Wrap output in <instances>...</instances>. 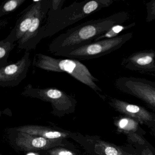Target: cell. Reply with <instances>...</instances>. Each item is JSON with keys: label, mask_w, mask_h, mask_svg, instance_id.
Listing matches in <instances>:
<instances>
[{"label": "cell", "mask_w": 155, "mask_h": 155, "mask_svg": "<svg viewBox=\"0 0 155 155\" xmlns=\"http://www.w3.org/2000/svg\"><path fill=\"white\" fill-rule=\"evenodd\" d=\"M130 17L127 12H120L107 18L82 23L54 39L49 45V51L54 54L59 51L76 48L93 42L113 26L125 23Z\"/></svg>", "instance_id": "1"}, {"label": "cell", "mask_w": 155, "mask_h": 155, "mask_svg": "<svg viewBox=\"0 0 155 155\" xmlns=\"http://www.w3.org/2000/svg\"><path fill=\"white\" fill-rule=\"evenodd\" d=\"M113 0H91L81 2H75L62 9L51 20L41 27L39 35L40 41L50 38L65 28L75 24L90 15L110 7Z\"/></svg>", "instance_id": "2"}, {"label": "cell", "mask_w": 155, "mask_h": 155, "mask_svg": "<svg viewBox=\"0 0 155 155\" xmlns=\"http://www.w3.org/2000/svg\"><path fill=\"white\" fill-rule=\"evenodd\" d=\"M33 66L43 70L67 73L76 80L95 91L101 90L96 84L99 80L80 61L70 58H56L42 53H37L33 59Z\"/></svg>", "instance_id": "3"}, {"label": "cell", "mask_w": 155, "mask_h": 155, "mask_svg": "<svg viewBox=\"0 0 155 155\" xmlns=\"http://www.w3.org/2000/svg\"><path fill=\"white\" fill-rule=\"evenodd\" d=\"M132 36V32L125 33L117 38L101 40L76 48L59 51L53 55L78 61L98 58L120 48Z\"/></svg>", "instance_id": "4"}, {"label": "cell", "mask_w": 155, "mask_h": 155, "mask_svg": "<svg viewBox=\"0 0 155 155\" xmlns=\"http://www.w3.org/2000/svg\"><path fill=\"white\" fill-rule=\"evenodd\" d=\"M30 53L26 51L22 58L14 63L0 68V86H18L26 78L31 64Z\"/></svg>", "instance_id": "5"}, {"label": "cell", "mask_w": 155, "mask_h": 155, "mask_svg": "<svg viewBox=\"0 0 155 155\" xmlns=\"http://www.w3.org/2000/svg\"><path fill=\"white\" fill-rule=\"evenodd\" d=\"M121 66L139 73L155 77V51L144 50L123 58Z\"/></svg>", "instance_id": "6"}, {"label": "cell", "mask_w": 155, "mask_h": 155, "mask_svg": "<svg viewBox=\"0 0 155 155\" xmlns=\"http://www.w3.org/2000/svg\"><path fill=\"white\" fill-rule=\"evenodd\" d=\"M51 0H43L42 6L34 18L28 30L24 36L18 41V48L30 51L36 48L39 43L38 37L43 20L48 15Z\"/></svg>", "instance_id": "7"}, {"label": "cell", "mask_w": 155, "mask_h": 155, "mask_svg": "<svg viewBox=\"0 0 155 155\" xmlns=\"http://www.w3.org/2000/svg\"><path fill=\"white\" fill-rule=\"evenodd\" d=\"M43 0L33 1L22 12L18 19L15 27L10 34L13 36L16 41H18L27 33L31 26L34 18L42 6Z\"/></svg>", "instance_id": "8"}, {"label": "cell", "mask_w": 155, "mask_h": 155, "mask_svg": "<svg viewBox=\"0 0 155 155\" xmlns=\"http://www.w3.org/2000/svg\"><path fill=\"white\" fill-rule=\"evenodd\" d=\"M16 42L14 37L10 34L0 41V68L10 64L8 58L10 53L17 45Z\"/></svg>", "instance_id": "9"}, {"label": "cell", "mask_w": 155, "mask_h": 155, "mask_svg": "<svg viewBox=\"0 0 155 155\" xmlns=\"http://www.w3.org/2000/svg\"><path fill=\"white\" fill-rule=\"evenodd\" d=\"M136 26V23H130L127 25H124L123 24L121 25H117L112 27L107 32L98 37L93 42L99 41L101 40L106 39H111L113 38H117L119 36L120 33L129 29L133 28L134 26Z\"/></svg>", "instance_id": "10"}, {"label": "cell", "mask_w": 155, "mask_h": 155, "mask_svg": "<svg viewBox=\"0 0 155 155\" xmlns=\"http://www.w3.org/2000/svg\"><path fill=\"white\" fill-rule=\"evenodd\" d=\"M27 0H8L2 2L0 6V17L14 12Z\"/></svg>", "instance_id": "11"}, {"label": "cell", "mask_w": 155, "mask_h": 155, "mask_svg": "<svg viewBox=\"0 0 155 155\" xmlns=\"http://www.w3.org/2000/svg\"><path fill=\"white\" fill-rule=\"evenodd\" d=\"M65 0H51L50 7L48 12V18L47 21H49L61 9Z\"/></svg>", "instance_id": "12"}, {"label": "cell", "mask_w": 155, "mask_h": 155, "mask_svg": "<svg viewBox=\"0 0 155 155\" xmlns=\"http://www.w3.org/2000/svg\"><path fill=\"white\" fill-rule=\"evenodd\" d=\"M147 9L146 22H150L155 20V0L146 3Z\"/></svg>", "instance_id": "13"}, {"label": "cell", "mask_w": 155, "mask_h": 155, "mask_svg": "<svg viewBox=\"0 0 155 155\" xmlns=\"http://www.w3.org/2000/svg\"><path fill=\"white\" fill-rule=\"evenodd\" d=\"M32 145L36 147H42L47 144V141L44 138L39 137L33 140Z\"/></svg>", "instance_id": "14"}, {"label": "cell", "mask_w": 155, "mask_h": 155, "mask_svg": "<svg viewBox=\"0 0 155 155\" xmlns=\"http://www.w3.org/2000/svg\"><path fill=\"white\" fill-rule=\"evenodd\" d=\"M106 155H118V152L115 148L109 147L105 149Z\"/></svg>", "instance_id": "15"}, {"label": "cell", "mask_w": 155, "mask_h": 155, "mask_svg": "<svg viewBox=\"0 0 155 155\" xmlns=\"http://www.w3.org/2000/svg\"><path fill=\"white\" fill-rule=\"evenodd\" d=\"M61 136V134L57 131L48 132L45 134V136L48 138H56L60 137Z\"/></svg>", "instance_id": "16"}, {"label": "cell", "mask_w": 155, "mask_h": 155, "mask_svg": "<svg viewBox=\"0 0 155 155\" xmlns=\"http://www.w3.org/2000/svg\"><path fill=\"white\" fill-rule=\"evenodd\" d=\"M128 123V120L126 119H123L120 120L119 123V126L120 128H124L127 126Z\"/></svg>", "instance_id": "17"}, {"label": "cell", "mask_w": 155, "mask_h": 155, "mask_svg": "<svg viewBox=\"0 0 155 155\" xmlns=\"http://www.w3.org/2000/svg\"><path fill=\"white\" fill-rule=\"evenodd\" d=\"M59 155H73V154L70 151H62L59 153Z\"/></svg>", "instance_id": "18"}, {"label": "cell", "mask_w": 155, "mask_h": 155, "mask_svg": "<svg viewBox=\"0 0 155 155\" xmlns=\"http://www.w3.org/2000/svg\"><path fill=\"white\" fill-rule=\"evenodd\" d=\"M35 155V154H34V153H29V154H28V155Z\"/></svg>", "instance_id": "19"}]
</instances>
